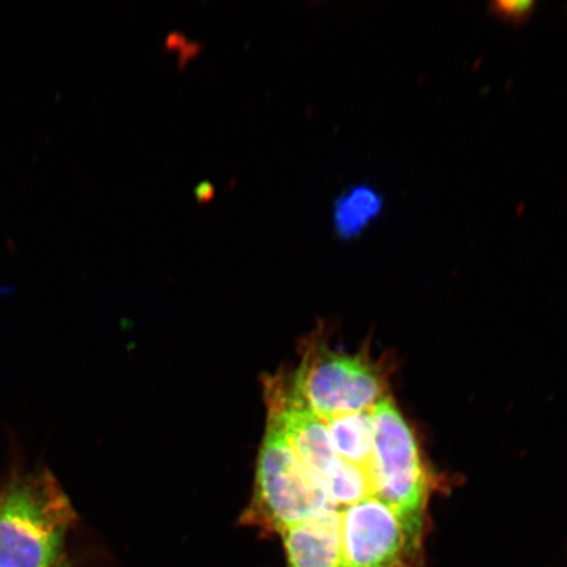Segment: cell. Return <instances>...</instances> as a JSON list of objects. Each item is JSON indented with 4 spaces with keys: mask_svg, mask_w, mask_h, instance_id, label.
I'll use <instances>...</instances> for the list:
<instances>
[{
    "mask_svg": "<svg viewBox=\"0 0 567 567\" xmlns=\"http://www.w3.org/2000/svg\"><path fill=\"white\" fill-rule=\"evenodd\" d=\"M288 384L322 421L371 411L386 399L384 375L370 358L338 352L316 340L305 346L301 363Z\"/></svg>",
    "mask_w": 567,
    "mask_h": 567,
    "instance_id": "obj_3",
    "label": "cell"
},
{
    "mask_svg": "<svg viewBox=\"0 0 567 567\" xmlns=\"http://www.w3.org/2000/svg\"><path fill=\"white\" fill-rule=\"evenodd\" d=\"M385 198L370 183L353 184L340 193L332 208V225L340 240H354L363 236L380 218Z\"/></svg>",
    "mask_w": 567,
    "mask_h": 567,
    "instance_id": "obj_7",
    "label": "cell"
},
{
    "mask_svg": "<svg viewBox=\"0 0 567 567\" xmlns=\"http://www.w3.org/2000/svg\"><path fill=\"white\" fill-rule=\"evenodd\" d=\"M536 3L529 0H516V2H495L488 6V12L502 23L513 27H522L530 20L536 10Z\"/></svg>",
    "mask_w": 567,
    "mask_h": 567,
    "instance_id": "obj_9",
    "label": "cell"
},
{
    "mask_svg": "<svg viewBox=\"0 0 567 567\" xmlns=\"http://www.w3.org/2000/svg\"><path fill=\"white\" fill-rule=\"evenodd\" d=\"M371 414L373 445L368 472L373 495L408 520L423 526L430 476L414 431L388 396L372 409Z\"/></svg>",
    "mask_w": 567,
    "mask_h": 567,
    "instance_id": "obj_4",
    "label": "cell"
},
{
    "mask_svg": "<svg viewBox=\"0 0 567 567\" xmlns=\"http://www.w3.org/2000/svg\"><path fill=\"white\" fill-rule=\"evenodd\" d=\"M331 509L337 507L332 506L322 482L303 466L279 429L268 423L252 501L244 514V523L266 534L280 535Z\"/></svg>",
    "mask_w": 567,
    "mask_h": 567,
    "instance_id": "obj_2",
    "label": "cell"
},
{
    "mask_svg": "<svg viewBox=\"0 0 567 567\" xmlns=\"http://www.w3.org/2000/svg\"><path fill=\"white\" fill-rule=\"evenodd\" d=\"M371 411L344 414L324 421L339 458L367 471L370 467L373 445Z\"/></svg>",
    "mask_w": 567,
    "mask_h": 567,
    "instance_id": "obj_8",
    "label": "cell"
},
{
    "mask_svg": "<svg viewBox=\"0 0 567 567\" xmlns=\"http://www.w3.org/2000/svg\"><path fill=\"white\" fill-rule=\"evenodd\" d=\"M279 536L286 567H344L338 508L297 524Z\"/></svg>",
    "mask_w": 567,
    "mask_h": 567,
    "instance_id": "obj_6",
    "label": "cell"
},
{
    "mask_svg": "<svg viewBox=\"0 0 567 567\" xmlns=\"http://www.w3.org/2000/svg\"><path fill=\"white\" fill-rule=\"evenodd\" d=\"M422 530L374 495L340 508L344 567H406L420 553Z\"/></svg>",
    "mask_w": 567,
    "mask_h": 567,
    "instance_id": "obj_5",
    "label": "cell"
},
{
    "mask_svg": "<svg viewBox=\"0 0 567 567\" xmlns=\"http://www.w3.org/2000/svg\"><path fill=\"white\" fill-rule=\"evenodd\" d=\"M75 512L47 467L18 474L0 488V567H70Z\"/></svg>",
    "mask_w": 567,
    "mask_h": 567,
    "instance_id": "obj_1",
    "label": "cell"
}]
</instances>
